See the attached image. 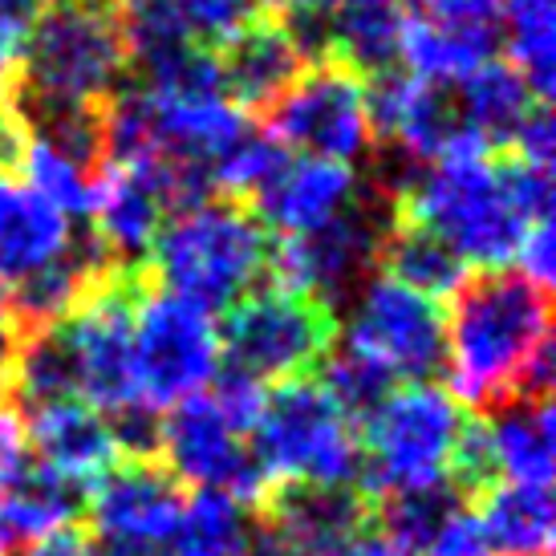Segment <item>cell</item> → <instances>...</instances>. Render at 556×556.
Listing matches in <instances>:
<instances>
[{"instance_id": "obj_39", "label": "cell", "mask_w": 556, "mask_h": 556, "mask_svg": "<svg viewBox=\"0 0 556 556\" xmlns=\"http://www.w3.org/2000/svg\"><path fill=\"white\" fill-rule=\"evenodd\" d=\"M25 556H98V548L70 528V532H58V536H49V541L33 544Z\"/></svg>"}, {"instance_id": "obj_40", "label": "cell", "mask_w": 556, "mask_h": 556, "mask_svg": "<svg viewBox=\"0 0 556 556\" xmlns=\"http://www.w3.org/2000/svg\"><path fill=\"white\" fill-rule=\"evenodd\" d=\"M4 317H9V309H4V289H0V321H4Z\"/></svg>"}, {"instance_id": "obj_9", "label": "cell", "mask_w": 556, "mask_h": 556, "mask_svg": "<svg viewBox=\"0 0 556 556\" xmlns=\"http://www.w3.org/2000/svg\"><path fill=\"white\" fill-rule=\"evenodd\" d=\"M394 216H399L394 203L382 191H370L357 195L354 207L321 232L280 240L268 256L277 289L309 296L333 313L370 280L374 264L382 261V244L394 228Z\"/></svg>"}, {"instance_id": "obj_11", "label": "cell", "mask_w": 556, "mask_h": 556, "mask_svg": "<svg viewBox=\"0 0 556 556\" xmlns=\"http://www.w3.org/2000/svg\"><path fill=\"white\" fill-rule=\"evenodd\" d=\"M268 135L296 155L329 159L350 167L374 151L370 86L362 74L338 62H313L301 78L280 93L268 114Z\"/></svg>"}, {"instance_id": "obj_22", "label": "cell", "mask_w": 556, "mask_h": 556, "mask_svg": "<svg viewBox=\"0 0 556 556\" xmlns=\"http://www.w3.org/2000/svg\"><path fill=\"white\" fill-rule=\"evenodd\" d=\"M447 90L455 98L459 126H464L467 142L476 151L508 147L511 135L520 130V123L532 114V106H541L525 86V78L508 62H495V58L483 62L479 70H471L467 78H459Z\"/></svg>"}, {"instance_id": "obj_23", "label": "cell", "mask_w": 556, "mask_h": 556, "mask_svg": "<svg viewBox=\"0 0 556 556\" xmlns=\"http://www.w3.org/2000/svg\"><path fill=\"white\" fill-rule=\"evenodd\" d=\"M402 29V0H338L325 13V58L354 74H387L399 58Z\"/></svg>"}, {"instance_id": "obj_8", "label": "cell", "mask_w": 556, "mask_h": 556, "mask_svg": "<svg viewBox=\"0 0 556 556\" xmlns=\"http://www.w3.org/2000/svg\"><path fill=\"white\" fill-rule=\"evenodd\" d=\"M219 350L228 354V370L261 387L309 378L333 350V313L277 285L256 289L228 309Z\"/></svg>"}, {"instance_id": "obj_4", "label": "cell", "mask_w": 556, "mask_h": 556, "mask_svg": "<svg viewBox=\"0 0 556 556\" xmlns=\"http://www.w3.org/2000/svg\"><path fill=\"white\" fill-rule=\"evenodd\" d=\"M268 256L273 244L264 224L232 200H207L175 212L151 244L163 293L184 296L203 313L232 309L236 301L256 293Z\"/></svg>"}, {"instance_id": "obj_13", "label": "cell", "mask_w": 556, "mask_h": 556, "mask_svg": "<svg viewBox=\"0 0 556 556\" xmlns=\"http://www.w3.org/2000/svg\"><path fill=\"white\" fill-rule=\"evenodd\" d=\"M130 313H135V289L118 273L106 285H98L65 321H58L70 366H74V394L110 422L135 410H151L142 406L139 382H135Z\"/></svg>"}, {"instance_id": "obj_25", "label": "cell", "mask_w": 556, "mask_h": 556, "mask_svg": "<svg viewBox=\"0 0 556 556\" xmlns=\"http://www.w3.org/2000/svg\"><path fill=\"white\" fill-rule=\"evenodd\" d=\"M471 516L495 556H548L553 548V495L544 488L492 483Z\"/></svg>"}, {"instance_id": "obj_31", "label": "cell", "mask_w": 556, "mask_h": 556, "mask_svg": "<svg viewBox=\"0 0 556 556\" xmlns=\"http://www.w3.org/2000/svg\"><path fill=\"white\" fill-rule=\"evenodd\" d=\"M187 29L200 46H232L236 37L261 21V0H179Z\"/></svg>"}, {"instance_id": "obj_32", "label": "cell", "mask_w": 556, "mask_h": 556, "mask_svg": "<svg viewBox=\"0 0 556 556\" xmlns=\"http://www.w3.org/2000/svg\"><path fill=\"white\" fill-rule=\"evenodd\" d=\"M418 16L471 37L500 41V0H418Z\"/></svg>"}, {"instance_id": "obj_7", "label": "cell", "mask_w": 556, "mask_h": 556, "mask_svg": "<svg viewBox=\"0 0 556 556\" xmlns=\"http://www.w3.org/2000/svg\"><path fill=\"white\" fill-rule=\"evenodd\" d=\"M130 345H135L139 399L155 415L203 394L216 382L224 357L212 313L163 289L135 293Z\"/></svg>"}, {"instance_id": "obj_36", "label": "cell", "mask_w": 556, "mask_h": 556, "mask_svg": "<svg viewBox=\"0 0 556 556\" xmlns=\"http://www.w3.org/2000/svg\"><path fill=\"white\" fill-rule=\"evenodd\" d=\"M516 264H520V277H528L532 285L548 289L556 273V236H553V219L544 224H532L528 236L520 240V252H516Z\"/></svg>"}, {"instance_id": "obj_3", "label": "cell", "mask_w": 556, "mask_h": 556, "mask_svg": "<svg viewBox=\"0 0 556 556\" xmlns=\"http://www.w3.org/2000/svg\"><path fill=\"white\" fill-rule=\"evenodd\" d=\"M126 49L110 13V0H58L33 16L16 90L33 114L102 110L118 93Z\"/></svg>"}, {"instance_id": "obj_12", "label": "cell", "mask_w": 556, "mask_h": 556, "mask_svg": "<svg viewBox=\"0 0 556 556\" xmlns=\"http://www.w3.org/2000/svg\"><path fill=\"white\" fill-rule=\"evenodd\" d=\"M163 471L175 483H191L195 492H212L232 500L236 508H268L273 479L256 464L248 447V434H240L228 418L216 410L207 394L170 406L167 418H159V443Z\"/></svg>"}, {"instance_id": "obj_19", "label": "cell", "mask_w": 556, "mask_h": 556, "mask_svg": "<svg viewBox=\"0 0 556 556\" xmlns=\"http://www.w3.org/2000/svg\"><path fill=\"white\" fill-rule=\"evenodd\" d=\"M264 516L280 556H325L370 528V495L362 488H277Z\"/></svg>"}, {"instance_id": "obj_27", "label": "cell", "mask_w": 556, "mask_h": 556, "mask_svg": "<svg viewBox=\"0 0 556 556\" xmlns=\"http://www.w3.org/2000/svg\"><path fill=\"white\" fill-rule=\"evenodd\" d=\"M500 41L536 102L556 90V0H500Z\"/></svg>"}, {"instance_id": "obj_43", "label": "cell", "mask_w": 556, "mask_h": 556, "mask_svg": "<svg viewBox=\"0 0 556 556\" xmlns=\"http://www.w3.org/2000/svg\"><path fill=\"white\" fill-rule=\"evenodd\" d=\"M49 4H58V0H49Z\"/></svg>"}, {"instance_id": "obj_42", "label": "cell", "mask_w": 556, "mask_h": 556, "mask_svg": "<svg viewBox=\"0 0 556 556\" xmlns=\"http://www.w3.org/2000/svg\"><path fill=\"white\" fill-rule=\"evenodd\" d=\"M321 4H325V9H333V4H338V0H321Z\"/></svg>"}, {"instance_id": "obj_21", "label": "cell", "mask_w": 556, "mask_h": 556, "mask_svg": "<svg viewBox=\"0 0 556 556\" xmlns=\"http://www.w3.org/2000/svg\"><path fill=\"white\" fill-rule=\"evenodd\" d=\"M216 62L224 93L240 110H273L280 93L313 65L293 33L280 21H264V16L256 25H248L232 46H224V58Z\"/></svg>"}, {"instance_id": "obj_28", "label": "cell", "mask_w": 556, "mask_h": 556, "mask_svg": "<svg viewBox=\"0 0 556 556\" xmlns=\"http://www.w3.org/2000/svg\"><path fill=\"white\" fill-rule=\"evenodd\" d=\"M170 556H280L273 536L248 525L244 508L212 492L187 500V516Z\"/></svg>"}, {"instance_id": "obj_18", "label": "cell", "mask_w": 556, "mask_h": 556, "mask_svg": "<svg viewBox=\"0 0 556 556\" xmlns=\"http://www.w3.org/2000/svg\"><path fill=\"white\" fill-rule=\"evenodd\" d=\"M21 431H25V447L37 451V464L74 488L98 483L123 455L110 418L98 415L81 399L37 402L29 406Z\"/></svg>"}, {"instance_id": "obj_26", "label": "cell", "mask_w": 556, "mask_h": 556, "mask_svg": "<svg viewBox=\"0 0 556 556\" xmlns=\"http://www.w3.org/2000/svg\"><path fill=\"white\" fill-rule=\"evenodd\" d=\"M495 46L500 41H492V37H471V33L434 25V21H427V16L418 13H406L399 58L406 62L410 78L431 81V86H455L471 70L492 62Z\"/></svg>"}, {"instance_id": "obj_29", "label": "cell", "mask_w": 556, "mask_h": 556, "mask_svg": "<svg viewBox=\"0 0 556 556\" xmlns=\"http://www.w3.org/2000/svg\"><path fill=\"white\" fill-rule=\"evenodd\" d=\"M378 264H387V277L402 280L406 289L431 296V301L455 296L467 280V264L439 236L402 216H394V228L382 244V261Z\"/></svg>"}, {"instance_id": "obj_20", "label": "cell", "mask_w": 556, "mask_h": 556, "mask_svg": "<svg viewBox=\"0 0 556 556\" xmlns=\"http://www.w3.org/2000/svg\"><path fill=\"white\" fill-rule=\"evenodd\" d=\"M74 244H78L74 219H65L25 184L0 175V285L4 289H16L65 261Z\"/></svg>"}, {"instance_id": "obj_35", "label": "cell", "mask_w": 556, "mask_h": 556, "mask_svg": "<svg viewBox=\"0 0 556 556\" xmlns=\"http://www.w3.org/2000/svg\"><path fill=\"white\" fill-rule=\"evenodd\" d=\"M37 16V0H0V86L16 78L21 46Z\"/></svg>"}, {"instance_id": "obj_6", "label": "cell", "mask_w": 556, "mask_h": 556, "mask_svg": "<svg viewBox=\"0 0 556 556\" xmlns=\"http://www.w3.org/2000/svg\"><path fill=\"white\" fill-rule=\"evenodd\" d=\"M248 447L273 488H357V422L317 378H293L264 394Z\"/></svg>"}, {"instance_id": "obj_37", "label": "cell", "mask_w": 556, "mask_h": 556, "mask_svg": "<svg viewBox=\"0 0 556 556\" xmlns=\"http://www.w3.org/2000/svg\"><path fill=\"white\" fill-rule=\"evenodd\" d=\"M29 464L25 459V431H21V418L9 402L0 399V488Z\"/></svg>"}, {"instance_id": "obj_33", "label": "cell", "mask_w": 556, "mask_h": 556, "mask_svg": "<svg viewBox=\"0 0 556 556\" xmlns=\"http://www.w3.org/2000/svg\"><path fill=\"white\" fill-rule=\"evenodd\" d=\"M264 394H268V390H264L261 382H252V378H244V374H236V370H219L207 399L216 402V410L232 422L236 431L248 434L252 422H256V415H261Z\"/></svg>"}, {"instance_id": "obj_1", "label": "cell", "mask_w": 556, "mask_h": 556, "mask_svg": "<svg viewBox=\"0 0 556 556\" xmlns=\"http://www.w3.org/2000/svg\"><path fill=\"white\" fill-rule=\"evenodd\" d=\"M394 212L434 232L464 264L500 273L532 224L553 219V170L492 151H455L410 175Z\"/></svg>"}, {"instance_id": "obj_38", "label": "cell", "mask_w": 556, "mask_h": 556, "mask_svg": "<svg viewBox=\"0 0 556 556\" xmlns=\"http://www.w3.org/2000/svg\"><path fill=\"white\" fill-rule=\"evenodd\" d=\"M21 139H25V118L13 106L0 102V170L13 167L21 155Z\"/></svg>"}, {"instance_id": "obj_15", "label": "cell", "mask_w": 556, "mask_h": 556, "mask_svg": "<svg viewBox=\"0 0 556 556\" xmlns=\"http://www.w3.org/2000/svg\"><path fill=\"white\" fill-rule=\"evenodd\" d=\"M553 422L548 399L516 394L492 406L483 422H467L451 483H464L476 495L492 483H520L548 492L556 471Z\"/></svg>"}, {"instance_id": "obj_16", "label": "cell", "mask_w": 556, "mask_h": 556, "mask_svg": "<svg viewBox=\"0 0 556 556\" xmlns=\"http://www.w3.org/2000/svg\"><path fill=\"white\" fill-rule=\"evenodd\" d=\"M370 114L374 135L394 142V151L418 167L455 151H476L459 126L447 86H431L410 74H382L378 90H370Z\"/></svg>"}, {"instance_id": "obj_30", "label": "cell", "mask_w": 556, "mask_h": 556, "mask_svg": "<svg viewBox=\"0 0 556 556\" xmlns=\"http://www.w3.org/2000/svg\"><path fill=\"white\" fill-rule=\"evenodd\" d=\"M459 508V492L455 488H434V492H410L390 495L382 504V536H387L399 556H422L431 536L443 528L451 511Z\"/></svg>"}, {"instance_id": "obj_10", "label": "cell", "mask_w": 556, "mask_h": 556, "mask_svg": "<svg viewBox=\"0 0 556 556\" xmlns=\"http://www.w3.org/2000/svg\"><path fill=\"white\" fill-rule=\"evenodd\" d=\"M447 317L439 301L406 289L394 277H370L350 296L341 350L387 374L390 382H427L443 370Z\"/></svg>"}, {"instance_id": "obj_24", "label": "cell", "mask_w": 556, "mask_h": 556, "mask_svg": "<svg viewBox=\"0 0 556 556\" xmlns=\"http://www.w3.org/2000/svg\"><path fill=\"white\" fill-rule=\"evenodd\" d=\"M81 511V488L65 483L62 476L41 464H25L0 488V528L9 544H41L58 532H70Z\"/></svg>"}, {"instance_id": "obj_2", "label": "cell", "mask_w": 556, "mask_h": 556, "mask_svg": "<svg viewBox=\"0 0 556 556\" xmlns=\"http://www.w3.org/2000/svg\"><path fill=\"white\" fill-rule=\"evenodd\" d=\"M451 399L459 406H500L528 394L548 399L553 387V338H548V289L520 273H488L464 280L447 317L443 345Z\"/></svg>"}, {"instance_id": "obj_5", "label": "cell", "mask_w": 556, "mask_h": 556, "mask_svg": "<svg viewBox=\"0 0 556 556\" xmlns=\"http://www.w3.org/2000/svg\"><path fill=\"white\" fill-rule=\"evenodd\" d=\"M464 431V406L443 387L406 382L390 390L357 427L362 479H366L362 492L390 500V495L451 488Z\"/></svg>"}, {"instance_id": "obj_41", "label": "cell", "mask_w": 556, "mask_h": 556, "mask_svg": "<svg viewBox=\"0 0 556 556\" xmlns=\"http://www.w3.org/2000/svg\"><path fill=\"white\" fill-rule=\"evenodd\" d=\"M4 548H9V536H4V528H0V556H4Z\"/></svg>"}, {"instance_id": "obj_34", "label": "cell", "mask_w": 556, "mask_h": 556, "mask_svg": "<svg viewBox=\"0 0 556 556\" xmlns=\"http://www.w3.org/2000/svg\"><path fill=\"white\" fill-rule=\"evenodd\" d=\"M422 556H495L492 544L483 541L476 516L464 508H455L443 520V528L431 536V544L422 548Z\"/></svg>"}, {"instance_id": "obj_17", "label": "cell", "mask_w": 556, "mask_h": 556, "mask_svg": "<svg viewBox=\"0 0 556 556\" xmlns=\"http://www.w3.org/2000/svg\"><path fill=\"white\" fill-rule=\"evenodd\" d=\"M357 179L350 167L329 163V159L309 155H285L268 184L252 195L256 212L252 216L277 228L280 240H296V236H313L329 228L338 216H345L357 203Z\"/></svg>"}, {"instance_id": "obj_14", "label": "cell", "mask_w": 556, "mask_h": 556, "mask_svg": "<svg viewBox=\"0 0 556 556\" xmlns=\"http://www.w3.org/2000/svg\"><path fill=\"white\" fill-rule=\"evenodd\" d=\"M187 516V495L151 459L114 464L90 483L98 556H170Z\"/></svg>"}]
</instances>
